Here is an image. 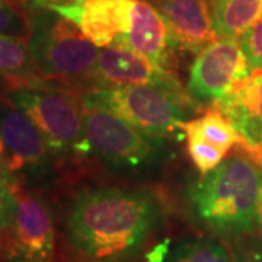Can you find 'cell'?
<instances>
[{
    "label": "cell",
    "instance_id": "obj_17",
    "mask_svg": "<svg viewBox=\"0 0 262 262\" xmlns=\"http://www.w3.org/2000/svg\"><path fill=\"white\" fill-rule=\"evenodd\" d=\"M0 76L5 77L8 83L42 79L31 56L27 41L0 35Z\"/></svg>",
    "mask_w": 262,
    "mask_h": 262
},
{
    "label": "cell",
    "instance_id": "obj_5",
    "mask_svg": "<svg viewBox=\"0 0 262 262\" xmlns=\"http://www.w3.org/2000/svg\"><path fill=\"white\" fill-rule=\"evenodd\" d=\"M83 105L108 110L150 136L166 139L182 131L198 108L188 95L149 84L92 86L80 96Z\"/></svg>",
    "mask_w": 262,
    "mask_h": 262
},
{
    "label": "cell",
    "instance_id": "obj_19",
    "mask_svg": "<svg viewBox=\"0 0 262 262\" xmlns=\"http://www.w3.org/2000/svg\"><path fill=\"white\" fill-rule=\"evenodd\" d=\"M31 24L27 8L16 0H0V35L28 41Z\"/></svg>",
    "mask_w": 262,
    "mask_h": 262
},
{
    "label": "cell",
    "instance_id": "obj_1",
    "mask_svg": "<svg viewBox=\"0 0 262 262\" xmlns=\"http://www.w3.org/2000/svg\"><path fill=\"white\" fill-rule=\"evenodd\" d=\"M163 204L147 188L101 187L75 196L66 242L80 262H127L159 229Z\"/></svg>",
    "mask_w": 262,
    "mask_h": 262
},
{
    "label": "cell",
    "instance_id": "obj_7",
    "mask_svg": "<svg viewBox=\"0 0 262 262\" xmlns=\"http://www.w3.org/2000/svg\"><path fill=\"white\" fill-rule=\"evenodd\" d=\"M252 75L239 39L217 38L196 54L189 69L187 92L194 102L214 105Z\"/></svg>",
    "mask_w": 262,
    "mask_h": 262
},
{
    "label": "cell",
    "instance_id": "obj_2",
    "mask_svg": "<svg viewBox=\"0 0 262 262\" xmlns=\"http://www.w3.org/2000/svg\"><path fill=\"white\" fill-rule=\"evenodd\" d=\"M248 155H232L189 189L192 214L220 237L236 241L256 232L262 168Z\"/></svg>",
    "mask_w": 262,
    "mask_h": 262
},
{
    "label": "cell",
    "instance_id": "obj_23",
    "mask_svg": "<svg viewBox=\"0 0 262 262\" xmlns=\"http://www.w3.org/2000/svg\"><path fill=\"white\" fill-rule=\"evenodd\" d=\"M15 210L3 206L0 203V259L3 258V251H5V246H6L8 237H9V232L10 227H12V222H13Z\"/></svg>",
    "mask_w": 262,
    "mask_h": 262
},
{
    "label": "cell",
    "instance_id": "obj_11",
    "mask_svg": "<svg viewBox=\"0 0 262 262\" xmlns=\"http://www.w3.org/2000/svg\"><path fill=\"white\" fill-rule=\"evenodd\" d=\"M0 133L13 173L47 166L53 151L46 136L27 114L5 101H0Z\"/></svg>",
    "mask_w": 262,
    "mask_h": 262
},
{
    "label": "cell",
    "instance_id": "obj_14",
    "mask_svg": "<svg viewBox=\"0 0 262 262\" xmlns=\"http://www.w3.org/2000/svg\"><path fill=\"white\" fill-rule=\"evenodd\" d=\"M232 122L251 156L262 147V73H252L214 103Z\"/></svg>",
    "mask_w": 262,
    "mask_h": 262
},
{
    "label": "cell",
    "instance_id": "obj_4",
    "mask_svg": "<svg viewBox=\"0 0 262 262\" xmlns=\"http://www.w3.org/2000/svg\"><path fill=\"white\" fill-rule=\"evenodd\" d=\"M2 101L20 110L37 124L54 156L89 153L83 103L72 88L46 79L8 83Z\"/></svg>",
    "mask_w": 262,
    "mask_h": 262
},
{
    "label": "cell",
    "instance_id": "obj_24",
    "mask_svg": "<svg viewBox=\"0 0 262 262\" xmlns=\"http://www.w3.org/2000/svg\"><path fill=\"white\" fill-rule=\"evenodd\" d=\"M256 230L262 233V182L261 192H259V203H258V215H256Z\"/></svg>",
    "mask_w": 262,
    "mask_h": 262
},
{
    "label": "cell",
    "instance_id": "obj_15",
    "mask_svg": "<svg viewBox=\"0 0 262 262\" xmlns=\"http://www.w3.org/2000/svg\"><path fill=\"white\" fill-rule=\"evenodd\" d=\"M125 47L146 56L160 66L169 67L170 38L163 18L147 0H137Z\"/></svg>",
    "mask_w": 262,
    "mask_h": 262
},
{
    "label": "cell",
    "instance_id": "obj_21",
    "mask_svg": "<svg viewBox=\"0 0 262 262\" xmlns=\"http://www.w3.org/2000/svg\"><path fill=\"white\" fill-rule=\"evenodd\" d=\"M234 262H262V233L248 234L234 241Z\"/></svg>",
    "mask_w": 262,
    "mask_h": 262
},
{
    "label": "cell",
    "instance_id": "obj_3",
    "mask_svg": "<svg viewBox=\"0 0 262 262\" xmlns=\"http://www.w3.org/2000/svg\"><path fill=\"white\" fill-rule=\"evenodd\" d=\"M25 8L31 24L27 42L41 77L69 88L94 83L101 48L63 15L46 8Z\"/></svg>",
    "mask_w": 262,
    "mask_h": 262
},
{
    "label": "cell",
    "instance_id": "obj_6",
    "mask_svg": "<svg viewBox=\"0 0 262 262\" xmlns=\"http://www.w3.org/2000/svg\"><path fill=\"white\" fill-rule=\"evenodd\" d=\"M89 153L118 168L153 165L163 156L165 139L150 136L108 110L83 105Z\"/></svg>",
    "mask_w": 262,
    "mask_h": 262
},
{
    "label": "cell",
    "instance_id": "obj_20",
    "mask_svg": "<svg viewBox=\"0 0 262 262\" xmlns=\"http://www.w3.org/2000/svg\"><path fill=\"white\" fill-rule=\"evenodd\" d=\"M252 73H262V16L239 38Z\"/></svg>",
    "mask_w": 262,
    "mask_h": 262
},
{
    "label": "cell",
    "instance_id": "obj_25",
    "mask_svg": "<svg viewBox=\"0 0 262 262\" xmlns=\"http://www.w3.org/2000/svg\"><path fill=\"white\" fill-rule=\"evenodd\" d=\"M0 160L8 165V150H6V144L2 137V133H0Z\"/></svg>",
    "mask_w": 262,
    "mask_h": 262
},
{
    "label": "cell",
    "instance_id": "obj_10",
    "mask_svg": "<svg viewBox=\"0 0 262 262\" xmlns=\"http://www.w3.org/2000/svg\"><path fill=\"white\" fill-rule=\"evenodd\" d=\"M108 84H149L188 95L187 88L181 86L179 79L169 67L158 64L131 48L120 46L101 48L98 56L92 86Z\"/></svg>",
    "mask_w": 262,
    "mask_h": 262
},
{
    "label": "cell",
    "instance_id": "obj_26",
    "mask_svg": "<svg viewBox=\"0 0 262 262\" xmlns=\"http://www.w3.org/2000/svg\"><path fill=\"white\" fill-rule=\"evenodd\" d=\"M16 2L22 3L24 6H42L51 0H16Z\"/></svg>",
    "mask_w": 262,
    "mask_h": 262
},
{
    "label": "cell",
    "instance_id": "obj_16",
    "mask_svg": "<svg viewBox=\"0 0 262 262\" xmlns=\"http://www.w3.org/2000/svg\"><path fill=\"white\" fill-rule=\"evenodd\" d=\"M217 38L239 39L262 16V0H210Z\"/></svg>",
    "mask_w": 262,
    "mask_h": 262
},
{
    "label": "cell",
    "instance_id": "obj_18",
    "mask_svg": "<svg viewBox=\"0 0 262 262\" xmlns=\"http://www.w3.org/2000/svg\"><path fill=\"white\" fill-rule=\"evenodd\" d=\"M166 262H234L233 251L214 237H192L179 242Z\"/></svg>",
    "mask_w": 262,
    "mask_h": 262
},
{
    "label": "cell",
    "instance_id": "obj_27",
    "mask_svg": "<svg viewBox=\"0 0 262 262\" xmlns=\"http://www.w3.org/2000/svg\"><path fill=\"white\" fill-rule=\"evenodd\" d=\"M252 158H255V159L258 160L259 163H262V147L258 150V151H256L255 155H252Z\"/></svg>",
    "mask_w": 262,
    "mask_h": 262
},
{
    "label": "cell",
    "instance_id": "obj_12",
    "mask_svg": "<svg viewBox=\"0 0 262 262\" xmlns=\"http://www.w3.org/2000/svg\"><path fill=\"white\" fill-rule=\"evenodd\" d=\"M163 18L172 47L198 54L217 39L210 0H147Z\"/></svg>",
    "mask_w": 262,
    "mask_h": 262
},
{
    "label": "cell",
    "instance_id": "obj_22",
    "mask_svg": "<svg viewBox=\"0 0 262 262\" xmlns=\"http://www.w3.org/2000/svg\"><path fill=\"white\" fill-rule=\"evenodd\" d=\"M20 182L9 166L0 160V203L12 210L16 208V192Z\"/></svg>",
    "mask_w": 262,
    "mask_h": 262
},
{
    "label": "cell",
    "instance_id": "obj_8",
    "mask_svg": "<svg viewBox=\"0 0 262 262\" xmlns=\"http://www.w3.org/2000/svg\"><path fill=\"white\" fill-rule=\"evenodd\" d=\"M6 262H57L56 227L51 210L39 194L16 192V210L3 251Z\"/></svg>",
    "mask_w": 262,
    "mask_h": 262
},
{
    "label": "cell",
    "instance_id": "obj_13",
    "mask_svg": "<svg viewBox=\"0 0 262 262\" xmlns=\"http://www.w3.org/2000/svg\"><path fill=\"white\" fill-rule=\"evenodd\" d=\"M188 153L201 175L208 173L225 159L226 153L241 144V136L220 111H208L182 124Z\"/></svg>",
    "mask_w": 262,
    "mask_h": 262
},
{
    "label": "cell",
    "instance_id": "obj_9",
    "mask_svg": "<svg viewBox=\"0 0 262 262\" xmlns=\"http://www.w3.org/2000/svg\"><path fill=\"white\" fill-rule=\"evenodd\" d=\"M137 0H51L42 6L79 27L96 47H125Z\"/></svg>",
    "mask_w": 262,
    "mask_h": 262
}]
</instances>
